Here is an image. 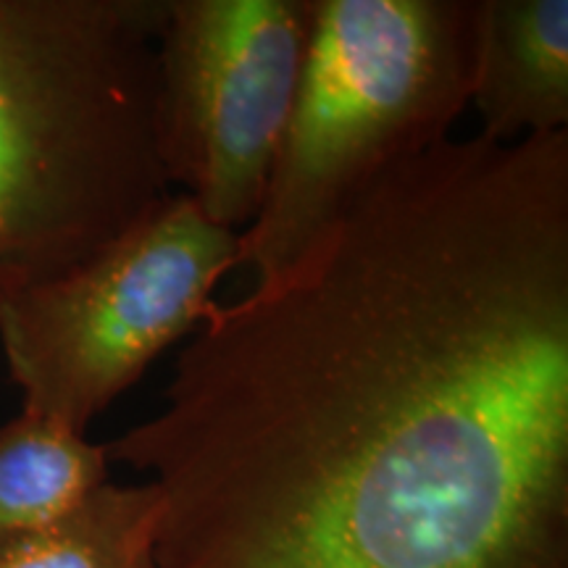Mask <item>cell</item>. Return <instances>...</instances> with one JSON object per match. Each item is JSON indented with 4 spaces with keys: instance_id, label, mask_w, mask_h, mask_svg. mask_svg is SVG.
Returning <instances> with one entry per match:
<instances>
[{
    "instance_id": "6da1fadb",
    "label": "cell",
    "mask_w": 568,
    "mask_h": 568,
    "mask_svg": "<svg viewBox=\"0 0 568 568\" xmlns=\"http://www.w3.org/2000/svg\"><path fill=\"white\" fill-rule=\"evenodd\" d=\"M103 447L161 568H568V130L400 163Z\"/></svg>"
},
{
    "instance_id": "7a4b0ae2",
    "label": "cell",
    "mask_w": 568,
    "mask_h": 568,
    "mask_svg": "<svg viewBox=\"0 0 568 568\" xmlns=\"http://www.w3.org/2000/svg\"><path fill=\"white\" fill-rule=\"evenodd\" d=\"M163 0H0V303L172 195L155 140Z\"/></svg>"
},
{
    "instance_id": "3957f363",
    "label": "cell",
    "mask_w": 568,
    "mask_h": 568,
    "mask_svg": "<svg viewBox=\"0 0 568 568\" xmlns=\"http://www.w3.org/2000/svg\"><path fill=\"white\" fill-rule=\"evenodd\" d=\"M477 0H316L301 92L237 266L282 272L471 105Z\"/></svg>"
},
{
    "instance_id": "277c9868",
    "label": "cell",
    "mask_w": 568,
    "mask_h": 568,
    "mask_svg": "<svg viewBox=\"0 0 568 568\" xmlns=\"http://www.w3.org/2000/svg\"><path fill=\"white\" fill-rule=\"evenodd\" d=\"M237 232L169 195L88 264L0 303V351L21 410L77 435L201 326L237 268Z\"/></svg>"
},
{
    "instance_id": "5b68a950",
    "label": "cell",
    "mask_w": 568,
    "mask_h": 568,
    "mask_svg": "<svg viewBox=\"0 0 568 568\" xmlns=\"http://www.w3.org/2000/svg\"><path fill=\"white\" fill-rule=\"evenodd\" d=\"M316 0H163L155 140L169 184L243 232L301 92Z\"/></svg>"
},
{
    "instance_id": "8992f818",
    "label": "cell",
    "mask_w": 568,
    "mask_h": 568,
    "mask_svg": "<svg viewBox=\"0 0 568 568\" xmlns=\"http://www.w3.org/2000/svg\"><path fill=\"white\" fill-rule=\"evenodd\" d=\"M471 103L493 142L568 130V0H477Z\"/></svg>"
},
{
    "instance_id": "52a82bcc",
    "label": "cell",
    "mask_w": 568,
    "mask_h": 568,
    "mask_svg": "<svg viewBox=\"0 0 568 568\" xmlns=\"http://www.w3.org/2000/svg\"><path fill=\"white\" fill-rule=\"evenodd\" d=\"M161 495L103 481L45 521L0 537V568H161Z\"/></svg>"
},
{
    "instance_id": "ba28073f",
    "label": "cell",
    "mask_w": 568,
    "mask_h": 568,
    "mask_svg": "<svg viewBox=\"0 0 568 568\" xmlns=\"http://www.w3.org/2000/svg\"><path fill=\"white\" fill-rule=\"evenodd\" d=\"M109 481L105 447L21 410L0 424V537L45 521Z\"/></svg>"
}]
</instances>
